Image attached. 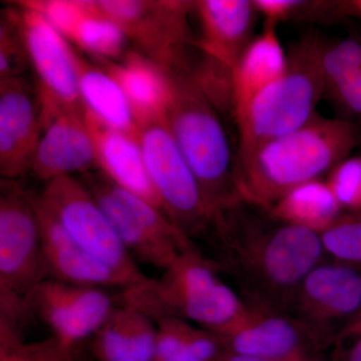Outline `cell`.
I'll return each instance as SVG.
<instances>
[{
	"instance_id": "484cf974",
	"label": "cell",
	"mask_w": 361,
	"mask_h": 361,
	"mask_svg": "<svg viewBox=\"0 0 361 361\" xmlns=\"http://www.w3.org/2000/svg\"><path fill=\"white\" fill-rule=\"evenodd\" d=\"M319 236L325 259L361 269V212H342Z\"/></svg>"
},
{
	"instance_id": "f546056e",
	"label": "cell",
	"mask_w": 361,
	"mask_h": 361,
	"mask_svg": "<svg viewBox=\"0 0 361 361\" xmlns=\"http://www.w3.org/2000/svg\"><path fill=\"white\" fill-rule=\"evenodd\" d=\"M157 345L154 361H202L190 342L191 323L176 318L156 322Z\"/></svg>"
},
{
	"instance_id": "ac0fdd59",
	"label": "cell",
	"mask_w": 361,
	"mask_h": 361,
	"mask_svg": "<svg viewBox=\"0 0 361 361\" xmlns=\"http://www.w3.org/2000/svg\"><path fill=\"white\" fill-rule=\"evenodd\" d=\"M35 201L49 278L80 286L120 288L121 291L130 286L122 275L78 245L59 221L40 204L37 195Z\"/></svg>"
},
{
	"instance_id": "cb8c5ba5",
	"label": "cell",
	"mask_w": 361,
	"mask_h": 361,
	"mask_svg": "<svg viewBox=\"0 0 361 361\" xmlns=\"http://www.w3.org/2000/svg\"><path fill=\"white\" fill-rule=\"evenodd\" d=\"M268 210L277 219L318 234L343 212L326 180L322 179L294 188Z\"/></svg>"
},
{
	"instance_id": "ffe728a7",
	"label": "cell",
	"mask_w": 361,
	"mask_h": 361,
	"mask_svg": "<svg viewBox=\"0 0 361 361\" xmlns=\"http://www.w3.org/2000/svg\"><path fill=\"white\" fill-rule=\"evenodd\" d=\"M99 66L122 87L140 128L165 121L174 94L171 71L135 49H130L120 61H99Z\"/></svg>"
},
{
	"instance_id": "1f68e13d",
	"label": "cell",
	"mask_w": 361,
	"mask_h": 361,
	"mask_svg": "<svg viewBox=\"0 0 361 361\" xmlns=\"http://www.w3.org/2000/svg\"><path fill=\"white\" fill-rule=\"evenodd\" d=\"M18 4L42 14L70 42L87 13V0H25Z\"/></svg>"
},
{
	"instance_id": "4fadbf2b",
	"label": "cell",
	"mask_w": 361,
	"mask_h": 361,
	"mask_svg": "<svg viewBox=\"0 0 361 361\" xmlns=\"http://www.w3.org/2000/svg\"><path fill=\"white\" fill-rule=\"evenodd\" d=\"M221 336L230 353L278 361H317L318 353L334 341L296 316L252 307Z\"/></svg>"
},
{
	"instance_id": "8fae6325",
	"label": "cell",
	"mask_w": 361,
	"mask_h": 361,
	"mask_svg": "<svg viewBox=\"0 0 361 361\" xmlns=\"http://www.w3.org/2000/svg\"><path fill=\"white\" fill-rule=\"evenodd\" d=\"M16 20L35 71L44 125L61 111H85L80 101L75 51L37 11L14 2Z\"/></svg>"
},
{
	"instance_id": "d4e9b609",
	"label": "cell",
	"mask_w": 361,
	"mask_h": 361,
	"mask_svg": "<svg viewBox=\"0 0 361 361\" xmlns=\"http://www.w3.org/2000/svg\"><path fill=\"white\" fill-rule=\"evenodd\" d=\"M87 13L78 25L71 42L99 61H118L130 51L126 33L116 23L87 0Z\"/></svg>"
},
{
	"instance_id": "4316f807",
	"label": "cell",
	"mask_w": 361,
	"mask_h": 361,
	"mask_svg": "<svg viewBox=\"0 0 361 361\" xmlns=\"http://www.w3.org/2000/svg\"><path fill=\"white\" fill-rule=\"evenodd\" d=\"M258 13L266 21L278 25L281 21L341 20L336 1H306V0H253Z\"/></svg>"
},
{
	"instance_id": "7a4b0ae2",
	"label": "cell",
	"mask_w": 361,
	"mask_h": 361,
	"mask_svg": "<svg viewBox=\"0 0 361 361\" xmlns=\"http://www.w3.org/2000/svg\"><path fill=\"white\" fill-rule=\"evenodd\" d=\"M360 142V123L316 113L298 129L237 161L244 201L268 210L294 188L329 175Z\"/></svg>"
},
{
	"instance_id": "6da1fadb",
	"label": "cell",
	"mask_w": 361,
	"mask_h": 361,
	"mask_svg": "<svg viewBox=\"0 0 361 361\" xmlns=\"http://www.w3.org/2000/svg\"><path fill=\"white\" fill-rule=\"evenodd\" d=\"M209 241L216 255L209 259L255 310L290 312L301 282L325 260L317 232L247 202L221 214Z\"/></svg>"
},
{
	"instance_id": "ba28073f",
	"label": "cell",
	"mask_w": 361,
	"mask_h": 361,
	"mask_svg": "<svg viewBox=\"0 0 361 361\" xmlns=\"http://www.w3.org/2000/svg\"><path fill=\"white\" fill-rule=\"evenodd\" d=\"M139 140L166 215L192 241L210 238L218 216L207 202L165 121L142 126Z\"/></svg>"
},
{
	"instance_id": "2e32d148",
	"label": "cell",
	"mask_w": 361,
	"mask_h": 361,
	"mask_svg": "<svg viewBox=\"0 0 361 361\" xmlns=\"http://www.w3.org/2000/svg\"><path fill=\"white\" fill-rule=\"evenodd\" d=\"M97 170L96 149L85 111H61L52 116L45 123L32 174L47 183Z\"/></svg>"
},
{
	"instance_id": "277c9868",
	"label": "cell",
	"mask_w": 361,
	"mask_h": 361,
	"mask_svg": "<svg viewBox=\"0 0 361 361\" xmlns=\"http://www.w3.org/2000/svg\"><path fill=\"white\" fill-rule=\"evenodd\" d=\"M173 73L174 94L165 123L216 215L244 203L237 163L220 111L186 68Z\"/></svg>"
},
{
	"instance_id": "836d02e7",
	"label": "cell",
	"mask_w": 361,
	"mask_h": 361,
	"mask_svg": "<svg viewBox=\"0 0 361 361\" xmlns=\"http://www.w3.org/2000/svg\"><path fill=\"white\" fill-rule=\"evenodd\" d=\"M339 18H356L361 21V0H339L337 1Z\"/></svg>"
},
{
	"instance_id": "8d00e7d4",
	"label": "cell",
	"mask_w": 361,
	"mask_h": 361,
	"mask_svg": "<svg viewBox=\"0 0 361 361\" xmlns=\"http://www.w3.org/2000/svg\"><path fill=\"white\" fill-rule=\"evenodd\" d=\"M222 361H278L268 360V358L258 357V356L239 355V353H228Z\"/></svg>"
},
{
	"instance_id": "7c38bea8",
	"label": "cell",
	"mask_w": 361,
	"mask_h": 361,
	"mask_svg": "<svg viewBox=\"0 0 361 361\" xmlns=\"http://www.w3.org/2000/svg\"><path fill=\"white\" fill-rule=\"evenodd\" d=\"M118 306L108 289L47 278L26 300L25 316L37 315L61 348H70L96 336Z\"/></svg>"
},
{
	"instance_id": "5bb4252c",
	"label": "cell",
	"mask_w": 361,
	"mask_h": 361,
	"mask_svg": "<svg viewBox=\"0 0 361 361\" xmlns=\"http://www.w3.org/2000/svg\"><path fill=\"white\" fill-rule=\"evenodd\" d=\"M361 310V269L325 259L301 282L289 314L336 338Z\"/></svg>"
},
{
	"instance_id": "d6a6232c",
	"label": "cell",
	"mask_w": 361,
	"mask_h": 361,
	"mask_svg": "<svg viewBox=\"0 0 361 361\" xmlns=\"http://www.w3.org/2000/svg\"><path fill=\"white\" fill-rule=\"evenodd\" d=\"M336 111L337 118L348 122H361V71L326 90L324 94Z\"/></svg>"
},
{
	"instance_id": "5b68a950",
	"label": "cell",
	"mask_w": 361,
	"mask_h": 361,
	"mask_svg": "<svg viewBox=\"0 0 361 361\" xmlns=\"http://www.w3.org/2000/svg\"><path fill=\"white\" fill-rule=\"evenodd\" d=\"M326 44L317 30L304 33L287 51L283 75L235 118L239 130L237 161L298 129L317 113L316 106L326 90L322 66Z\"/></svg>"
},
{
	"instance_id": "30bf717a",
	"label": "cell",
	"mask_w": 361,
	"mask_h": 361,
	"mask_svg": "<svg viewBox=\"0 0 361 361\" xmlns=\"http://www.w3.org/2000/svg\"><path fill=\"white\" fill-rule=\"evenodd\" d=\"M94 6L122 28L135 51L171 73L186 66L195 45L190 26L195 1L99 0Z\"/></svg>"
},
{
	"instance_id": "d6986e66",
	"label": "cell",
	"mask_w": 361,
	"mask_h": 361,
	"mask_svg": "<svg viewBox=\"0 0 361 361\" xmlns=\"http://www.w3.org/2000/svg\"><path fill=\"white\" fill-rule=\"evenodd\" d=\"M85 120L96 149L99 171L116 186L165 213L149 178L139 137L113 129L85 111Z\"/></svg>"
},
{
	"instance_id": "3957f363",
	"label": "cell",
	"mask_w": 361,
	"mask_h": 361,
	"mask_svg": "<svg viewBox=\"0 0 361 361\" xmlns=\"http://www.w3.org/2000/svg\"><path fill=\"white\" fill-rule=\"evenodd\" d=\"M219 272L193 246L180 253L160 277H148L123 289L118 305L140 311L155 322L176 318L224 336L245 317L249 306Z\"/></svg>"
},
{
	"instance_id": "8992f818",
	"label": "cell",
	"mask_w": 361,
	"mask_h": 361,
	"mask_svg": "<svg viewBox=\"0 0 361 361\" xmlns=\"http://www.w3.org/2000/svg\"><path fill=\"white\" fill-rule=\"evenodd\" d=\"M47 278L35 194L20 180H1L0 319L21 322L26 300Z\"/></svg>"
},
{
	"instance_id": "e0dca14e",
	"label": "cell",
	"mask_w": 361,
	"mask_h": 361,
	"mask_svg": "<svg viewBox=\"0 0 361 361\" xmlns=\"http://www.w3.org/2000/svg\"><path fill=\"white\" fill-rule=\"evenodd\" d=\"M194 13L200 25L195 47L234 71L255 37L258 11L253 0H199Z\"/></svg>"
},
{
	"instance_id": "9c48e42d",
	"label": "cell",
	"mask_w": 361,
	"mask_h": 361,
	"mask_svg": "<svg viewBox=\"0 0 361 361\" xmlns=\"http://www.w3.org/2000/svg\"><path fill=\"white\" fill-rule=\"evenodd\" d=\"M44 184L37 199L78 245L122 275L129 287L148 278L80 178L66 176Z\"/></svg>"
},
{
	"instance_id": "9a60e30c",
	"label": "cell",
	"mask_w": 361,
	"mask_h": 361,
	"mask_svg": "<svg viewBox=\"0 0 361 361\" xmlns=\"http://www.w3.org/2000/svg\"><path fill=\"white\" fill-rule=\"evenodd\" d=\"M37 87L25 77L0 80V175L20 180L32 171L44 134Z\"/></svg>"
},
{
	"instance_id": "44dd1931",
	"label": "cell",
	"mask_w": 361,
	"mask_h": 361,
	"mask_svg": "<svg viewBox=\"0 0 361 361\" xmlns=\"http://www.w3.org/2000/svg\"><path fill=\"white\" fill-rule=\"evenodd\" d=\"M276 23L265 21L263 32L255 35L233 71L234 116L241 115L252 102L283 75L287 63L277 35Z\"/></svg>"
},
{
	"instance_id": "83f0119b",
	"label": "cell",
	"mask_w": 361,
	"mask_h": 361,
	"mask_svg": "<svg viewBox=\"0 0 361 361\" xmlns=\"http://www.w3.org/2000/svg\"><path fill=\"white\" fill-rule=\"evenodd\" d=\"M30 68L14 8L2 11L0 21V80L23 77Z\"/></svg>"
},
{
	"instance_id": "e575fe53",
	"label": "cell",
	"mask_w": 361,
	"mask_h": 361,
	"mask_svg": "<svg viewBox=\"0 0 361 361\" xmlns=\"http://www.w3.org/2000/svg\"><path fill=\"white\" fill-rule=\"evenodd\" d=\"M361 334V310L360 313L356 315L355 319L353 320L348 326L345 327L341 334H339V339H346L349 337L360 336Z\"/></svg>"
},
{
	"instance_id": "4dcf8cb0",
	"label": "cell",
	"mask_w": 361,
	"mask_h": 361,
	"mask_svg": "<svg viewBox=\"0 0 361 361\" xmlns=\"http://www.w3.org/2000/svg\"><path fill=\"white\" fill-rule=\"evenodd\" d=\"M326 182L343 212H361V156L337 164Z\"/></svg>"
},
{
	"instance_id": "52a82bcc",
	"label": "cell",
	"mask_w": 361,
	"mask_h": 361,
	"mask_svg": "<svg viewBox=\"0 0 361 361\" xmlns=\"http://www.w3.org/2000/svg\"><path fill=\"white\" fill-rule=\"evenodd\" d=\"M132 257L165 270L196 246L163 211L116 186L101 171L80 175Z\"/></svg>"
},
{
	"instance_id": "7402d4cb",
	"label": "cell",
	"mask_w": 361,
	"mask_h": 361,
	"mask_svg": "<svg viewBox=\"0 0 361 361\" xmlns=\"http://www.w3.org/2000/svg\"><path fill=\"white\" fill-rule=\"evenodd\" d=\"M78 90L85 111L116 130L140 137L139 123L125 92L102 66L75 51Z\"/></svg>"
},
{
	"instance_id": "603a6c76",
	"label": "cell",
	"mask_w": 361,
	"mask_h": 361,
	"mask_svg": "<svg viewBox=\"0 0 361 361\" xmlns=\"http://www.w3.org/2000/svg\"><path fill=\"white\" fill-rule=\"evenodd\" d=\"M104 361H154L157 324L149 316L118 305L96 334Z\"/></svg>"
},
{
	"instance_id": "f1b7e54d",
	"label": "cell",
	"mask_w": 361,
	"mask_h": 361,
	"mask_svg": "<svg viewBox=\"0 0 361 361\" xmlns=\"http://www.w3.org/2000/svg\"><path fill=\"white\" fill-rule=\"evenodd\" d=\"M323 73L326 90L361 71V39L327 42L322 56ZM325 90V92H326Z\"/></svg>"
},
{
	"instance_id": "d590c367",
	"label": "cell",
	"mask_w": 361,
	"mask_h": 361,
	"mask_svg": "<svg viewBox=\"0 0 361 361\" xmlns=\"http://www.w3.org/2000/svg\"><path fill=\"white\" fill-rule=\"evenodd\" d=\"M349 338L353 339V345L349 348L346 361H361V334L360 336L349 337Z\"/></svg>"
}]
</instances>
